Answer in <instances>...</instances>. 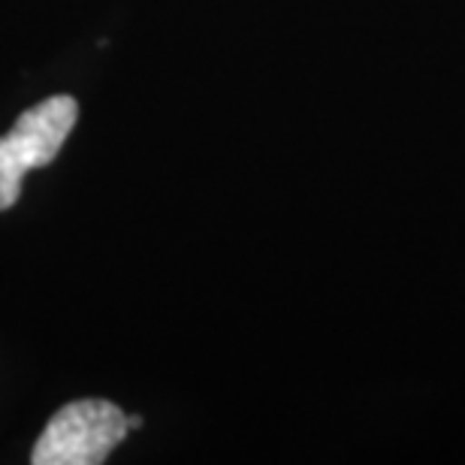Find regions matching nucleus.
I'll return each mask as SVG.
<instances>
[{
  "instance_id": "f257e3e1",
  "label": "nucleus",
  "mask_w": 465,
  "mask_h": 465,
  "mask_svg": "<svg viewBox=\"0 0 465 465\" xmlns=\"http://www.w3.org/2000/svg\"><path fill=\"white\" fill-rule=\"evenodd\" d=\"M130 432L127 414L106 399H79L45 423L34 444V465H100Z\"/></svg>"
},
{
  "instance_id": "f03ea898",
  "label": "nucleus",
  "mask_w": 465,
  "mask_h": 465,
  "mask_svg": "<svg viewBox=\"0 0 465 465\" xmlns=\"http://www.w3.org/2000/svg\"><path fill=\"white\" fill-rule=\"evenodd\" d=\"M79 104L70 94L49 97L18 115L15 127L0 136V212L22 197L25 173L49 166L64 139L76 127Z\"/></svg>"
},
{
  "instance_id": "7ed1b4c3",
  "label": "nucleus",
  "mask_w": 465,
  "mask_h": 465,
  "mask_svg": "<svg viewBox=\"0 0 465 465\" xmlns=\"http://www.w3.org/2000/svg\"><path fill=\"white\" fill-rule=\"evenodd\" d=\"M127 426H130V430H139V426H143V417H127Z\"/></svg>"
}]
</instances>
